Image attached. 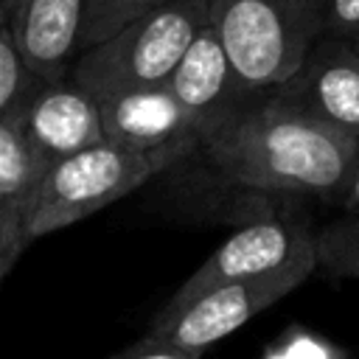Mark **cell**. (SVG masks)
Returning <instances> with one entry per match:
<instances>
[{
    "mask_svg": "<svg viewBox=\"0 0 359 359\" xmlns=\"http://www.w3.org/2000/svg\"><path fill=\"white\" fill-rule=\"evenodd\" d=\"M20 123L42 171L67 154L107 140L98 98L73 79L39 81L22 104Z\"/></svg>",
    "mask_w": 359,
    "mask_h": 359,
    "instance_id": "cell-8",
    "label": "cell"
},
{
    "mask_svg": "<svg viewBox=\"0 0 359 359\" xmlns=\"http://www.w3.org/2000/svg\"><path fill=\"white\" fill-rule=\"evenodd\" d=\"M317 272L331 280H359V216H337L317 230Z\"/></svg>",
    "mask_w": 359,
    "mask_h": 359,
    "instance_id": "cell-13",
    "label": "cell"
},
{
    "mask_svg": "<svg viewBox=\"0 0 359 359\" xmlns=\"http://www.w3.org/2000/svg\"><path fill=\"white\" fill-rule=\"evenodd\" d=\"M42 79H36L20 48H17V39L11 34V25L3 22L0 25V121L20 112L25 98L31 95V90L39 84Z\"/></svg>",
    "mask_w": 359,
    "mask_h": 359,
    "instance_id": "cell-14",
    "label": "cell"
},
{
    "mask_svg": "<svg viewBox=\"0 0 359 359\" xmlns=\"http://www.w3.org/2000/svg\"><path fill=\"white\" fill-rule=\"evenodd\" d=\"M208 22V0H171L84 48L70 79L95 98L123 90L163 87L196 31Z\"/></svg>",
    "mask_w": 359,
    "mask_h": 359,
    "instance_id": "cell-3",
    "label": "cell"
},
{
    "mask_svg": "<svg viewBox=\"0 0 359 359\" xmlns=\"http://www.w3.org/2000/svg\"><path fill=\"white\" fill-rule=\"evenodd\" d=\"M168 90L194 112L205 126V135L255 98V93L241 84L227 48L210 22L199 28L185 48L168 79Z\"/></svg>",
    "mask_w": 359,
    "mask_h": 359,
    "instance_id": "cell-10",
    "label": "cell"
},
{
    "mask_svg": "<svg viewBox=\"0 0 359 359\" xmlns=\"http://www.w3.org/2000/svg\"><path fill=\"white\" fill-rule=\"evenodd\" d=\"M269 93L359 135V39L323 34L294 76Z\"/></svg>",
    "mask_w": 359,
    "mask_h": 359,
    "instance_id": "cell-9",
    "label": "cell"
},
{
    "mask_svg": "<svg viewBox=\"0 0 359 359\" xmlns=\"http://www.w3.org/2000/svg\"><path fill=\"white\" fill-rule=\"evenodd\" d=\"M20 112L0 121V252L28 247L25 222L42 177V168L22 135Z\"/></svg>",
    "mask_w": 359,
    "mask_h": 359,
    "instance_id": "cell-12",
    "label": "cell"
},
{
    "mask_svg": "<svg viewBox=\"0 0 359 359\" xmlns=\"http://www.w3.org/2000/svg\"><path fill=\"white\" fill-rule=\"evenodd\" d=\"M98 107L104 137L118 146L135 151H174L182 160L202 149L205 126L168 84L101 95Z\"/></svg>",
    "mask_w": 359,
    "mask_h": 359,
    "instance_id": "cell-7",
    "label": "cell"
},
{
    "mask_svg": "<svg viewBox=\"0 0 359 359\" xmlns=\"http://www.w3.org/2000/svg\"><path fill=\"white\" fill-rule=\"evenodd\" d=\"M8 14H11V11H8V8H6V3L0 0V25H3V22H8Z\"/></svg>",
    "mask_w": 359,
    "mask_h": 359,
    "instance_id": "cell-20",
    "label": "cell"
},
{
    "mask_svg": "<svg viewBox=\"0 0 359 359\" xmlns=\"http://www.w3.org/2000/svg\"><path fill=\"white\" fill-rule=\"evenodd\" d=\"M241 84L261 95L280 87L328 31V0H208Z\"/></svg>",
    "mask_w": 359,
    "mask_h": 359,
    "instance_id": "cell-2",
    "label": "cell"
},
{
    "mask_svg": "<svg viewBox=\"0 0 359 359\" xmlns=\"http://www.w3.org/2000/svg\"><path fill=\"white\" fill-rule=\"evenodd\" d=\"M22 250H25V247H11V250L0 252V283H3V280H6V275L14 269V264H17V258L22 255Z\"/></svg>",
    "mask_w": 359,
    "mask_h": 359,
    "instance_id": "cell-19",
    "label": "cell"
},
{
    "mask_svg": "<svg viewBox=\"0 0 359 359\" xmlns=\"http://www.w3.org/2000/svg\"><path fill=\"white\" fill-rule=\"evenodd\" d=\"M165 3H171V0H93L90 11H87L84 34H81V50L112 36L118 28H123L135 17H140L151 8H160Z\"/></svg>",
    "mask_w": 359,
    "mask_h": 359,
    "instance_id": "cell-15",
    "label": "cell"
},
{
    "mask_svg": "<svg viewBox=\"0 0 359 359\" xmlns=\"http://www.w3.org/2000/svg\"><path fill=\"white\" fill-rule=\"evenodd\" d=\"M3 3H6V8H8V11H11V8H14V6H17V3H20V0H3Z\"/></svg>",
    "mask_w": 359,
    "mask_h": 359,
    "instance_id": "cell-21",
    "label": "cell"
},
{
    "mask_svg": "<svg viewBox=\"0 0 359 359\" xmlns=\"http://www.w3.org/2000/svg\"><path fill=\"white\" fill-rule=\"evenodd\" d=\"M90 3L93 0H20L11 8V34L36 79H65L70 56L81 48Z\"/></svg>",
    "mask_w": 359,
    "mask_h": 359,
    "instance_id": "cell-11",
    "label": "cell"
},
{
    "mask_svg": "<svg viewBox=\"0 0 359 359\" xmlns=\"http://www.w3.org/2000/svg\"><path fill=\"white\" fill-rule=\"evenodd\" d=\"M339 210H342V213H348V216H359V165H356L353 182H351V188H348V194H345V199H342Z\"/></svg>",
    "mask_w": 359,
    "mask_h": 359,
    "instance_id": "cell-18",
    "label": "cell"
},
{
    "mask_svg": "<svg viewBox=\"0 0 359 359\" xmlns=\"http://www.w3.org/2000/svg\"><path fill=\"white\" fill-rule=\"evenodd\" d=\"M199 154L222 185L339 208L359 165V135L261 93L208 132Z\"/></svg>",
    "mask_w": 359,
    "mask_h": 359,
    "instance_id": "cell-1",
    "label": "cell"
},
{
    "mask_svg": "<svg viewBox=\"0 0 359 359\" xmlns=\"http://www.w3.org/2000/svg\"><path fill=\"white\" fill-rule=\"evenodd\" d=\"M359 39V0H328V31Z\"/></svg>",
    "mask_w": 359,
    "mask_h": 359,
    "instance_id": "cell-17",
    "label": "cell"
},
{
    "mask_svg": "<svg viewBox=\"0 0 359 359\" xmlns=\"http://www.w3.org/2000/svg\"><path fill=\"white\" fill-rule=\"evenodd\" d=\"M311 272H317V255H306L266 275L210 286L174 311H157L146 337L191 353H205L213 342L230 337L264 309L292 294Z\"/></svg>",
    "mask_w": 359,
    "mask_h": 359,
    "instance_id": "cell-5",
    "label": "cell"
},
{
    "mask_svg": "<svg viewBox=\"0 0 359 359\" xmlns=\"http://www.w3.org/2000/svg\"><path fill=\"white\" fill-rule=\"evenodd\" d=\"M306 255H317V230L311 227L300 196H283V205L250 219L224 244H219L160 311H174L210 286L266 275Z\"/></svg>",
    "mask_w": 359,
    "mask_h": 359,
    "instance_id": "cell-6",
    "label": "cell"
},
{
    "mask_svg": "<svg viewBox=\"0 0 359 359\" xmlns=\"http://www.w3.org/2000/svg\"><path fill=\"white\" fill-rule=\"evenodd\" d=\"M180 160L182 157L174 151H135L101 140L50 163L31 199L25 222L28 241L87 219Z\"/></svg>",
    "mask_w": 359,
    "mask_h": 359,
    "instance_id": "cell-4",
    "label": "cell"
},
{
    "mask_svg": "<svg viewBox=\"0 0 359 359\" xmlns=\"http://www.w3.org/2000/svg\"><path fill=\"white\" fill-rule=\"evenodd\" d=\"M109 359H202V353H191V351L165 345V342L151 339V337L143 334L135 345L123 348L121 353H115V356H109Z\"/></svg>",
    "mask_w": 359,
    "mask_h": 359,
    "instance_id": "cell-16",
    "label": "cell"
}]
</instances>
